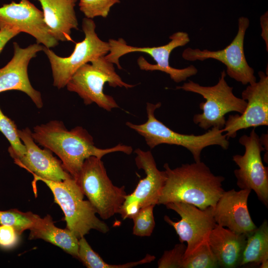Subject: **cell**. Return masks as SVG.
<instances>
[{
	"label": "cell",
	"instance_id": "3",
	"mask_svg": "<svg viewBox=\"0 0 268 268\" xmlns=\"http://www.w3.org/2000/svg\"><path fill=\"white\" fill-rule=\"evenodd\" d=\"M161 106V102L153 104L147 102L146 110L147 120L142 124H134L127 122L126 125L143 136L146 143L153 148L161 144L183 146L193 155L195 162L201 161L202 150L211 145H218L223 149H228L229 142L221 130L212 127L200 135L178 133L169 129L155 116V110Z\"/></svg>",
	"mask_w": 268,
	"mask_h": 268
},
{
	"label": "cell",
	"instance_id": "9",
	"mask_svg": "<svg viewBox=\"0 0 268 268\" xmlns=\"http://www.w3.org/2000/svg\"><path fill=\"white\" fill-rule=\"evenodd\" d=\"M82 28L84 39L76 43L74 50L68 57H60L50 48L44 47L43 51L51 65L53 85L58 89L66 86L73 74L82 65L98 57L105 56L109 52L108 42L99 38L95 31L96 24L92 19L84 18Z\"/></svg>",
	"mask_w": 268,
	"mask_h": 268
},
{
	"label": "cell",
	"instance_id": "16",
	"mask_svg": "<svg viewBox=\"0 0 268 268\" xmlns=\"http://www.w3.org/2000/svg\"><path fill=\"white\" fill-rule=\"evenodd\" d=\"M13 55L9 62L0 68V93L18 90L26 93L38 108L43 106L41 93L32 86L28 75V66L37 53L43 51L44 46L38 43L21 48L13 43Z\"/></svg>",
	"mask_w": 268,
	"mask_h": 268
},
{
	"label": "cell",
	"instance_id": "11",
	"mask_svg": "<svg viewBox=\"0 0 268 268\" xmlns=\"http://www.w3.org/2000/svg\"><path fill=\"white\" fill-rule=\"evenodd\" d=\"M239 142L245 147L243 155L233 156L239 167L234 171L241 189L253 190L265 206H268V168L264 165L261 152L265 151L255 129L250 135L241 136Z\"/></svg>",
	"mask_w": 268,
	"mask_h": 268
},
{
	"label": "cell",
	"instance_id": "5",
	"mask_svg": "<svg viewBox=\"0 0 268 268\" xmlns=\"http://www.w3.org/2000/svg\"><path fill=\"white\" fill-rule=\"evenodd\" d=\"M80 67L67 83V89L77 93L87 105L96 104L103 109L111 111L119 107L113 97L103 91L106 83L113 87L130 88L135 85L124 82L117 73L114 64L105 56L92 60Z\"/></svg>",
	"mask_w": 268,
	"mask_h": 268
},
{
	"label": "cell",
	"instance_id": "12",
	"mask_svg": "<svg viewBox=\"0 0 268 268\" xmlns=\"http://www.w3.org/2000/svg\"><path fill=\"white\" fill-rule=\"evenodd\" d=\"M165 205L181 217V219L176 222L167 215L164 216V219L174 228L180 242L187 243L184 259L208 242L210 232L217 224L213 217V207L201 209L182 202L168 203Z\"/></svg>",
	"mask_w": 268,
	"mask_h": 268
},
{
	"label": "cell",
	"instance_id": "4",
	"mask_svg": "<svg viewBox=\"0 0 268 268\" xmlns=\"http://www.w3.org/2000/svg\"><path fill=\"white\" fill-rule=\"evenodd\" d=\"M51 190L54 202L62 209L67 229L79 239L92 229L102 233L109 231L107 224L96 215V209L88 201L73 178L61 181L40 179Z\"/></svg>",
	"mask_w": 268,
	"mask_h": 268
},
{
	"label": "cell",
	"instance_id": "10",
	"mask_svg": "<svg viewBox=\"0 0 268 268\" xmlns=\"http://www.w3.org/2000/svg\"><path fill=\"white\" fill-rule=\"evenodd\" d=\"M250 24L249 19L240 17L238 20V31L231 43L225 48L217 51L200 50L188 48L182 53L183 58L188 61L212 59L223 63L226 67V73L230 77L244 85L257 81L254 69L246 60L244 51V38Z\"/></svg>",
	"mask_w": 268,
	"mask_h": 268
},
{
	"label": "cell",
	"instance_id": "15",
	"mask_svg": "<svg viewBox=\"0 0 268 268\" xmlns=\"http://www.w3.org/2000/svg\"><path fill=\"white\" fill-rule=\"evenodd\" d=\"M18 133L26 152L21 156L13 158L14 162L32 173L35 182L40 179L61 181L72 178L51 150L44 147L42 149L38 145L28 128L18 130Z\"/></svg>",
	"mask_w": 268,
	"mask_h": 268
},
{
	"label": "cell",
	"instance_id": "18",
	"mask_svg": "<svg viewBox=\"0 0 268 268\" xmlns=\"http://www.w3.org/2000/svg\"><path fill=\"white\" fill-rule=\"evenodd\" d=\"M135 162L138 169H143L146 176L140 180L134 192L126 196L124 203L135 202L140 208L158 204L159 199L166 180L165 171H160L150 151L137 148Z\"/></svg>",
	"mask_w": 268,
	"mask_h": 268
},
{
	"label": "cell",
	"instance_id": "22",
	"mask_svg": "<svg viewBox=\"0 0 268 268\" xmlns=\"http://www.w3.org/2000/svg\"><path fill=\"white\" fill-rule=\"evenodd\" d=\"M268 258V223H263L247 236L240 267L260 266Z\"/></svg>",
	"mask_w": 268,
	"mask_h": 268
},
{
	"label": "cell",
	"instance_id": "6",
	"mask_svg": "<svg viewBox=\"0 0 268 268\" xmlns=\"http://www.w3.org/2000/svg\"><path fill=\"white\" fill-rule=\"evenodd\" d=\"M226 71L221 72L217 83L213 86H202L189 80L176 89H182L201 95L205 101L200 104L201 114L193 117V122L205 130L212 127L222 130L226 122L225 115L231 112L241 114L245 111L247 101L236 96L233 93V87L230 86L226 79Z\"/></svg>",
	"mask_w": 268,
	"mask_h": 268
},
{
	"label": "cell",
	"instance_id": "33",
	"mask_svg": "<svg viewBox=\"0 0 268 268\" xmlns=\"http://www.w3.org/2000/svg\"><path fill=\"white\" fill-rule=\"evenodd\" d=\"M259 266L261 268H268V258L265 259L263 260Z\"/></svg>",
	"mask_w": 268,
	"mask_h": 268
},
{
	"label": "cell",
	"instance_id": "24",
	"mask_svg": "<svg viewBox=\"0 0 268 268\" xmlns=\"http://www.w3.org/2000/svg\"><path fill=\"white\" fill-rule=\"evenodd\" d=\"M38 215L30 211L23 212L16 209L0 210V225L11 226L20 235L32 227Z\"/></svg>",
	"mask_w": 268,
	"mask_h": 268
},
{
	"label": "cell",
	"instance_id": "29",
	"mask_svg": "<svg viewBox=\"0 0 268 268\" xmlns=\"http://www.w3.org/2000/svg\"><path fill=\"white\" fill-rule=\"evenodd\" d=\"M186 245L181 243L175 245L174 247L164 251L157 263L158 268H182Z\"/></svg>",
	"mask_w": 268,
	"mask_h": 268
},
{
	"label": "cell",
	"instance_id": "21",
	"mask_svg": "<svg viewBox=\"0 0 268 268\" xmlns=\"http://www.w3.org/2000/svg\"><path fill=\"white\" fill-rule=\"evenodd\" d=\"M29 230V239H41L78 259L79 239L67 228L61 229L56 226L50 215L43 218L38 215Z\"/></svg>",
	"mask_w": 268,
	"mask_h": 268
},
{
	"label": "cell",
	"instance_id": "26",
	"mask_svg": "<svg viewBox=\"0 0 268 268\" xmlns=\"http://www.w3.org/2000/svg\"><path fill=\"white\" fill-rule=\"evenodd\" d=\"M217 260L207 242L192 255L184 258L182 268H216Z\"/></svg>",
	"mask_w": 268,
	"mask_h": 268
},
{
	"label": "cell",
	"instance_id": "20",
	"mask_svg": "<svg viewBox=\"0 0 268 268\" xmlns=\"http://www.w3.org/2000/svg\"><path fill=\"white\" fill-rule=\"evenodd\" d=\"M247 236L237 234L216 224L209 235L208 243L219 267H239Z\"/></svg>",
	"mask_w": 268,
	"mask_h": 268
},
{
	"label": "cell",
	"instance_id": "31",
	"mask_svg": "<svg viewBox=\"0 0 268 268\" xmlns=\"http://www.w3.org/2000/svg\"><path fill=\"white\" fill-rule=\"evenodd\" d=\"M19 34L18 31L12 29H0V54L7 42Z\"/></svg>",
	"mask_w": 268,
	"mask_h": 268
},
{
	"label": "cell",
	"instance_id": "27",
	"mask_svg": "<svg viewBox=\"0 0 268 268\" xmlns=\"http://www.w3.org/2000/svg\"><path fill=\"white\" fill-rule=\"evenodd\" d=\"M154 206L149 205L141 208L132 218L134 235L139 237H148L151 235L155 225L153 215Z\"/></svg>",
	"mask_w": 268,
	"mask_h": 268
},
{
	"label": "cell",
	"instance_id": "25",
	"mask_svg": "<svg viewBox=\"0 0 268 268\" xmlns=\"http://www.w3.org/2000/svg\"><path fill=\"white\" fill-rule=\"evenodd\" d=\"M18 130L14 122L4 115L0 108V132L10 143L8 151L12 158L21 156L26 152L25 146L18 135Z\"/></svg>",
	"mask_w": 268,
	"mask_h": 268
},
{
	"label": "cell",
	"instance_id": "19",
	"mask_svg": "<svg viewBox=\"0 0 268 268\" xmlns=\"http://www.w3.org/2000/svg\"><path fill=\"white\" fill-rule=\"evenodd\" d=\"M51 34L58 41H70L71 30H78L74 7L77 0H37Z\"/></svg>",
	"mask_w": 268,
	"mask_h": 268
},
{
	"label": "cell",
	"instance_id": "7",
	"mask_svg": "<svg viewBox=\"0 0 268 268\" xmlns=\"http://www.w3.org/2000/svg\"><path fill=\"white\" fill-rule=\"evenodd\" d=\"M74 180L102 219L119 213L127 194L124 186L112 183L101 159L95 156L86 159Z\"/></svg>",
	"mask_w": 268,
	"mask_h": 268
},
{
	"label": "cell",
	"instance_id": "32",
	"mask_svg": "<svg viewBox=\"0 0 268 268\" xmlns=\"http://www.w3.org/2000/svg\"><path fill=\"white\" fill-rule=\"evenodd\" d=\"M260 24L262 28L261 36L265 42L267 51H268V12L261 16Z\"/></svg>",
	"mask_w": 268,
	"mask_h": 268
},
{
	"label": "cell",
	"instance_id": "8",
	"mask_svg": "<svg viewBox=\"0 0 268 268\" xmlns=\"http://www.w3.org/2000/svg\"><path fill=\"white\" fill-rule=\"evenodd\" d=\"M169 39L171 40L167 44L152 47H134L127 45L122 38L118 40L110 39L108 42L110 46L109 52L105 58L121 69L122 67L119 63V59L122 56L132 52L145 53L150 55L156 64H150L141 56L137 59V64L140 69L164 72L177 83L185 81L188 77L197 73V68L192 65L181 69L173 67L169 64V58L173 50L184 46L190 41L189 36L187 32L179 31L171 35Z\"/></svg>",
	"mask_w": 268,
	"mask_h": 268
},
{
	"label": "cell",
	"instance_id": "17",
	"mask_svg": "<svg viewBox=\"0 0 268 268\" xmlns=\"http://www.w3.org/2000/svg\"><path fill=\"white\" fill-rule=\"evenodd\" d=\"M251 191L235 189L224 191L213 208L217 224L237 234L247 236L257 228L248 208V199Z\"/></svg>",
	"mask_w": 268,
	"mask_h": 268
},
{
	"label": "cell",
	"instance_id": "30",
	"mask_svg": "<svg viewBox=\"0 0 268 268\" xmlns=\"http://www.w3.org/2000/svg\"><path fill=\"white\" fill-rule=\"evenodd\" d=\"M19 235L11 226L0 225V246L9 248L18 242Z\"/></svg>",
	"mask_w": 268,
	"mask_h": 268
},
{
	"label": "cell",
	"instance_id": "14",
	"mask_svg": "<svg viewBox=\"0 0 268 268\" xmlns=\"http://www.w3.org/2000/svg\"><path fill=\"white\" fill-rule=\"evenodd\" d=\"M259 81L249 84L241 94L247 101L244 112L230 115L221 130L228 139L235 138L238 131L249 128L268 126V74L259 72Z\"/></svg>",
	"mask_w": 268,
	"mask_h": 268
},
{
	"label": "cell",
	"instance_id": "2",
	"mask_svg": "<svg viewBox=\"0 0 268 268\" xmlns=\"http://www.w3.org/2000/svg\"><path fill=\"white\" fill-rule=\"evenodd\" d=\"M163 167L166 180L158 204L182 202L205 209L214 207L225 191L222 187L225 178L215 175L201 161L174 169L167 163Z\"/></svg>",
	"mask_w": 268,
	"mask_h": 268
},
{
	"label": "cell",
	"instance_id": "23",
	"mask_svg": "<svg viewBox=\"0 0 268 268\" xmlns=\"http://www.w3.org/2000/svg\"><path fill=\"white\" fill-rule=\"evenodd\" d=\"M78 259L88 268H131L138 265L149 263L155 259L154 256L146 254L144 258L138 261L120 265H111L102 258L92 249L84 237L79 239Z\"/></svg>",
	"mask_w": 268,
	"mask_h": 268
},
{
	"label": "cell",
	"instance_id": "28",
	"mask_svg": "<svg viewBox=\"0 0 268 268\" xmlns=\"http://www.w3.org/2000/svg\"><path fill=\"white\" fill-rule=\"evenodd\" d=\"M120 2V0H79L80 10L87 18L97 16L106 18L112 6Z\"/></svg>",
	"mask_w": 268,
	"mask_h": 268
},
{
	"label": "cell",
	"instance_id": "13",
	"mask_svg": "<svg viewBox=\"0 0 268 268\" xmlns=\"http://www.w3.org/2000/svg\"><path fill=\"white\" fill-rule=\"evenodd\" d=\"M8 28L28 34L37 43L48 48L57 46V41L50 32L43 11L28 0L12 1L0 7V29Z\"/></svg>",
	"mask_w": 268,
	"mask_h": 268
},
{
	"label": "cell",
	"instance_id": "1",
	"mask_svg": "<svg viewBox=\"0 0 268 268\" xmlns=\"http://www.w3.org/2000/svg\"><path fill=\"white\" fill-rule=\"evenodd\" d=\"M32 135L37 144L58 156L64 169L74 179L77 178L84 160L90 156L101 159L112 152L130 155L133 151L131 146L121 144L108 148H98L86 130L77 126L68 130L63 122L58 120L34 127Z\"/></svg>",
	"mask_w": 268,
	"mask_h": 268
}]
</instances>
